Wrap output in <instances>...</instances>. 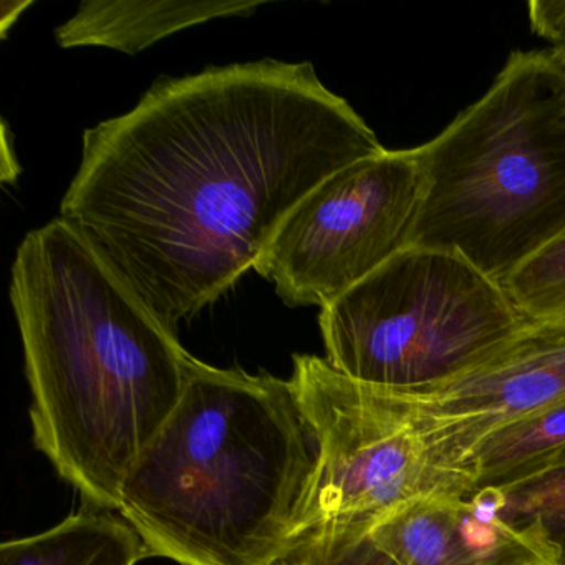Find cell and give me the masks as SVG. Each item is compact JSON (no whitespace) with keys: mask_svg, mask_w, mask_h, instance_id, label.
I'll use <instances>...</instances> for the list:
<instances>
[{"mask_svg":"<svg viewBox=\"0 0 565 565\" xmlns=\"http://www.w3.org/2000/svg\"><path fill=\"white\" fill-rule=\"evenodd\" d=\"M383 151L309 62L207 67L158 78L85 130L61 217L177 332L256 266L310 191Z\"/></svg>","mask_w":565,"mask_h":565,"instance_id":"obj_1","label":"cell"},{"mask_svg":"<svg viewBox=\"0 0 565 565\" xmlns=\"http://www.w3.org/2000/svg\"><path fill=\"white\" fill-rule=\"evenodd\" d=\"M9 294L35 446L85 504L118 511L125 478L183 396L190 353L62 217L24 237Z\"/></svg>","mask_w":565,"mask_h":565,"instance_id":"obj_2","label":"cell"},{"mask_svg":"<svg viewBox=\"0 0 565 565\" xmlns=\"http://www.w3.org/2000/svg\"><path fill=\"white\" fill-rule=\"evenodd\" d=\"M316 465L290 380L190 356L183 396L125 478L118 511L150 557L282 564Z\"/></svg>","mask_w":565,"mask_h":565,"instance_id":"obj_3","label":"cell"},{"mask_svg":"<svg viewBox=\"0 0 565 565\" xmlns=\"http://www.w3.org/2000/svg\"><path fill=\"white\" fill-rule=\"evenodd\" d=\"M423 200L409 247L459 254L504 282L565 231V67L512 52L489 90L416 148Z\"/></svg>","mask_w":565,"mask_h":565,"instance_id":"obj_4","label":"cell"},{"mask_svg":"<svg viewBox=\"0 0 565 565\" xmlns=\"http://www.w3.org/2000/svg\"><path fill=\"white\" fill-rule=\"evenodd\" d=\"M327 362L385 392L435 388L494 359L532 326L502 284L459 254L408 247L323 307Z\"/></svg>","mask_w":565,"mask_h":565,"instance_id":"obj_5","label":"cell"},{"mask_svg":"<svg viewBox=\"0 0 565 565\" xmlns=\"http://www.w3.org/2000/svg\"><path fill=\"white\" fill-rule=\"evenodd\" d=\"M289 380L317 443L294 555L317 539L372 532L419 499L475 492L472 476L433 455L392 393L355 382L316 355H294Z\"/></svg>","mask_w":565,"mask_h":565,"instance_id":"obj_6","label":"cell"},{"mask_svg":"<svg viewBox=\"0 0 565 565\" xmlns=\"http://www.w3.org/2000/svg\"><path fill=\"white\" fill-rule=\"evenodd\" d=\"M418 151L337 171L280 224L254 269L289 307H327L408 249L423 200Z\"/></svg>","mask_w":565,"mask_h":565,"instance_id":"obj_7","label":"cell"},{"mask_svg":"<svg viewBox=\"0 0 565 565\" xmlns=\"http://www.w3.org/2000/svg\"><path fill=\"white\" fill-rule=\"evenodd\" d=\"M433 455L466 471L495 429L565 399V327L532 323L494 359L435 388L395 393Z\"/></svg>","mask_w":565,"mask_h":565,"instance_id":"obj_8","label":"cell"},{"mask_svg":"<svg viewBox=\"0 0 565 565\" xmlns=\"http://www.w3.org/2000/svg\"><path fill=\"white\" fill-rule=\"evenodd\" d=\"M370 534L402 565H561L539 529L502 515L501 498L489 488L419 499Z\"/></svg>","mask_w":565,"mask_h":565,"instance_id":"obj_9","label":"cell"},{"mask_svg":"<svg viewBox=\"0 0 565 565\" xmlns=\"http://www.w3.org/2000/svg\"><path fill=\"white\" fill-rule=\"evenodd\" d=\"M259 4L184 0H88L55 29L61 47H107L137 55L157 42L204 22L249 18Z\"/></svg>","mask_w":565,"mask_h":565,"instance_id":"obj_10","label":"cell"},{"mask_svg":"<svg viewBox=\"0 0 565 565\" xmlns=\"http://www.w3.org/2000/svg\"><path fill=\"white\" fill-rule=\"evenodd\" d=\"M145 557L147 545L125 519L94 508L0 545V565H137Z\"/></svg>","mask_w":565,"mask_h":565,"instance_id":"obj_11","label":"cell"},{"mask_svg":"<svg viewBox=\"0 0 565 565\" xmlns=\"http://www.w3.org/2000/svg\"><path fill=\"white\" fill-rule=\"evenodd\" d=\"M565 449V399L486 436L466 459L476 489L499 488Z\"/></svg>","mask_w":565,"mask_h":565,"instance_id":"obj_12","label":"cell"},{"mask_svg":"<svg viewBox=\"0 0 565 565\" xmlns=\"http://www.w3.org/2000/svg\"><path fill=\"white\" fill-rule=\"evenodd\" d=\"M486 489V488H484ZM495 489L512 524L535 527L565 557V449Z\"/></svg>","mask_w":565,"mask_h":565,"instance_id":"obj_13","label":"cell"},{"mask_svg":"<svg viewBox=\"0 0 565 565\" xmlns=\"http://www.w3.org/2000/svg\"><path fill=\"white\" fill-rule=\"evenodd\" d=\"M502 287L532 323L565 327V231L522 263Z\"/></svg>","mask_w":565,"mask_h":565,"instance_id":"obj_14","label":"cell"},{"mask_svg":"<svg viewBox=\"0 0 565 565\" xmlns=\"http://www.w3.org/2000/svg\"><path fill=\"white\" fill-rule=\"evenodd\" d=\"M296 555L300 565H402L370 532L317 539Z\"/></svg>","mask_w":565,"mask_h":565,"instance_id":"obj_15","label":"cell"},{"mask_svg":"<svg viewBox=\"0 0 565 565\" xmlns=\"http://www.w3.org/2000/svg\"><path fill=\"white\" fill-rule=\"evenodd\" d=\"M532 31L551 42V52L565 67V0L529 2Z\"/></svg>","mask_w":565,"mask_h":565,"instance_id":"obj_16","label":"cell"},{"mask_svg":"<svg viewBox=\"0 0 565 565\" xmlns=\"http://www.w3.org/2000/svg\"><path fill=\"white\" fill-rule=\"evenodd\" d=\"M284 565H300V564L297 561H292V562H290V564H284Z\"/></svg>","mask_w":565,"mask_h":565,"instance_id":"obj_17","label":"cell"},{"mask_svg":"<svg viewBox=\"0 0 565 565\" xmlns=\"http://www.w3.org/2000/svg\"><path fill=\"white\" fill-rule=\"evenodd\" d=\"M561 565H565V557L561 558Z\"/></svg>","mask_w":565,"mask_h":565,"instance_id":"obj_18","label":"cell"}]
</instances>
